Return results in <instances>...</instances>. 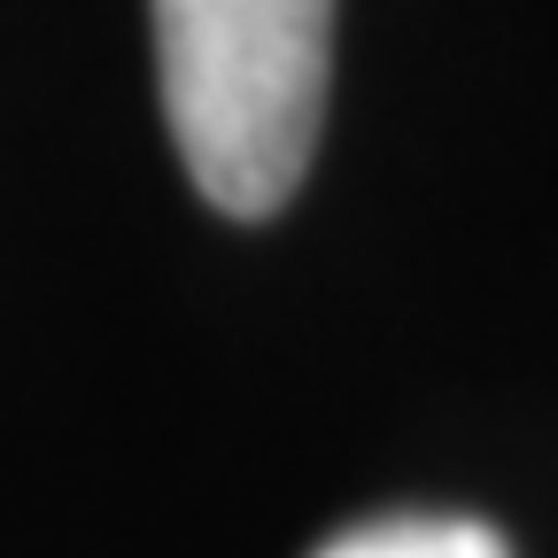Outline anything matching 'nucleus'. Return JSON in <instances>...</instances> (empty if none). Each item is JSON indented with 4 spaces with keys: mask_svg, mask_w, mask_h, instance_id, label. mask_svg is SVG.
Listing matches in <instances>:
<instances>
[{
    "mask_svg": "<svg viewBox=\"0 0 558 558\" xmlns=\"http://www.w3.org/2000/svg\"><path fill=\"white\" fill-rule=\"evenodd\" d=\"M326 62L333 0H156L163 117L209 209H288L326 124Z\"/></svg>",
    "mask_w": 558,
    "mask_h": 558,
    "instance_id": "1",
    "label": "nucleus"
},
{
    "mask_svg": "<svg viewBox=\"0 0 558 558\" xmlns=\"http://www.w3.org/2000/svg\"><path fill=\"white\" fill-rule=\"evenodd\" d=\"M318 558H512V543L481 520H380L326 543Z\"/></svg>",
    "mask_w": 558,
    "mask_h": 558,
    "instance_id": "2",
    "label": "nucleus"
}]
</instances>
